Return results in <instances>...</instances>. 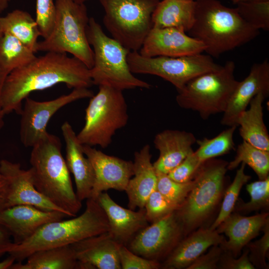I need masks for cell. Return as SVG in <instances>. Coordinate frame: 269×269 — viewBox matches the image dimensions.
<instances>
[{"instance_id": "7a4b0ae2", "label": "cell", "mask_w": 269, "mask_h": 269, "mask_svg": "<svg viewBox=\"0 0 269 269\" xmlns=\"http://www.w3.org/2000/svg\"><path fill=\"white\" fill-rule=\"evenodd\" d=\"M30 163L36 189L68 217L76 216L82 202L73 189L60 138L48 133L32 147Z\"/></svg>"}, {"instance_id": "8992f818", "label": "cell", "mask_w": 269, "mask_h": 269, "mask_svg": "<svg viewBox=\"0 0 269 269\" xmlns=\"http://www.w3.org/2000/svg\"><path fill=\"white\" fill-rule=\"evenodd\" d=\"M55 5L53 28L47 38L38 41L37 51L69 53L91 69L94 53L86 35L89 17L85 3L55 0Z\"/></svg>"}, {"instance_id": "4fadbf2b", "label": "cell", "mask_w": 269, "mask_h": 269, "mask_svg": "<svg viewBox=\"0 0 269 269\" xmlns=\"http://www.w3.org/2000/svg\"><path fill=\"white\" fill-rule=\"evenodd\" d=\"M183 229L175 211L138 232L128 248L138 256L158 261L168 255L180 241Z\"/></svg>"}, {"instance_id": "ee69618b", "label": "cell", "mask_w": 269, "mask_h": 269, "mask_svg": "<svg viewBox=\"0 0 269 269\" xmlns=\"http://www.w3.org/2000/svg\"><path fill=\"white\" fill-rule=\"evenodd\" d=\"M8 231L0 225V258L7 253L14 244Z\"/></svg>"}, {"instance_id": "4dcf8cb0", "label": "cell", "mask_w": 269, "mask_h": 269, "mask_svg": "<svg viewBox=\"0 0 269 269\" xmlns=\"http://www.w3.org/2000/svg\"><path fill=\"white\" fill-rule=\"evenodd\" d=\"M241 163L250 166L259 180L265 179L269 177V151L260 149L243 140L237 146L234 159L228 162L227 169L233 170Z\"/></svg>"}, {"instance_id": "7bdbcfd3", "label": "cell", "mask_w": 269, "mask_h": 269, "mask_svg": "<svg viewBox=\"0 0 269 269\" xmlns=\"http://www.w3.org/2000/svg\"><path fill=\"white\" fill-rule=\"evenodd\" d=\"M247 250L238 259H234L231 254H222L218 263V268L223 269H254L255 267L249 258Z\"/></svg>"}, {"instance_id": "44dd1931", "label": "cell", "mask_w": 269, "mask_h": 269, "mask_svg": "<svg viewBox=\"0 0 269 269\" xmlns=\"http://www.w3.org/2000/svg\"><path fill=\"white\" fill-rule=\"evenodd\" d=\"M97 200L106 215L109 232L120 244L126 246L138 232L148 225L144 208L137 211L125 208L106 192L101 193Z\"/></svg>"}, {"instance_id": "bcb514c9", "label": "cell", "mask_w": 269, "mask_h": 269, "mask_svg": "<svg viewBox=\"0 0 269 269\" xmlns=\"http://www.w3.org/2000/svg\"><path fill=\"white\" fill-rule=\"evenodd\" d=\"M7 74H8L7 73H6L0 67V130L2 128L3 126V117L5 115L3 113L1 105V93L4 81Z\"/></svg>"}, {"instance_id": "7dc6e473", "label": "cell", "mask_w": 269, "mask_h": 269, "mask_svg": "<svg viewBox=\"0 0 269 269\" xmlns=\"http://www.w3.org/2000/svg\"><path fill=\"white\" fill-rule=\"evenodd\" d=\"M15 262V259L12 256H9L5 260L0 262V269H10Z\"/></svg>"}, {"instance_id": "d6986e66", "label": "cell", "mask_w": 269, "mask_h": 269, "mask_svg": "<svg viewBox=\"0 0 269 269\" xmlns=\"http://www.w3.org/2000/svg\"><path fill=\"white\" fill-rule=\"evenodd\" d=\"M121 245L107 232L71 246L78 262L77 269H121Z\"/></svg>"}, {"instance_id": "1f68e13d", "label": "cell", "mask_w": 269, "mask_h": 269, "mask_svg": "<svg viewBox=\"0 0 269 269\" xmlns=\"http://www.w3.org/2000/svg\"><path fill=\"white\" fill-rule=\"evenodd\" d=\"M237 128L236 126L229 127L214 137L197 140L198 147L194 151V154L203 163L229 153L235 147L233 136Z\"/></svg>"}, {"instance_id": "74e56055", "label": "cell", "mask_w": 269, "mask_h": 269, "mask_svg": "<svg viewBox=\"0 0 269 269\" xmlns=\"http://www.w3.org/2000/svg\"><path fill=\"white\" fill-rule=\"evenodd\" d=\"M55 17L54 0H36V17L41 36L47 38L51 33Z\"/></svg>"}, {"instance_id": "6da1fadb", "label": "cell", "mask_w": 269, "mask_h": 269, "mask_svg": "<svg viewBox=\"0 0 269 269\" xmlns=\"http://www.w3.org/2000/svg\"><path fill=\"white\" fill-rule=\"evenodd\" d=\"M59 83L73 89L93 85L90 69L80 60L65 53L47 52L7 74L1 93L4 114L15 112L20 115L22 101L31 92Z\"/></svg>"}, {"instance_id": "277c9868", "label": "cell", "mask_w": 269, "mask_h": 269, "mask_svg": "<svg viewBox=\"0 0 269 269\" xmlns=\"http://www.w3.org/2000/svg\"><path fill=\"white\" fill-rule=\"evenodd\" d=\"M109 231L104 210L97 199L90 198L87 199L86 208L80 216L44 225L28 239L19 243H14L8 254L15 261L22 262L36 251L71 245Z\"/></svg>"}, {"instance_id": "836d02e7", "label": "cell", "mask_w": 269, "mask_h": 269, "mask_svg": "<svg viewBox=\"0 0 269 269\" xmlns=\"http://www.w3.org/2000/svg\"><path fill=\"white\" fill-rule=\"evenodd\" d=\"M240 16L253 28L269 30V0L241 2L236 4Z\"/></svg>"}, {"instance_id": "2e32d148", "label": "cell", "mask_w": 269, "mask_h": 269, "mask_svg": "<svg viewBox=\"0 0 269 269\" xmlns=\"http://www.w3.org/2000/svg\"><path fill=\"white\" fill-rule=\"evenodd\" d=\"M68 217L59 211H45L28 205H18L0 211V225L19 243L31 237L41 227Z\"/></svg>"}, {"instance_id": "30bf717a", "label": "cell", "mask_w": 269, "mask_h": 269, "mask_svg": "<svg viewBox=\"0 0 269 269\" xmlns=\"http://www.w3.org/2000/svg\"><path fill=\"white\" fill-rule=\"evenodd\" d=\"M228 164L212 158L201 165L193 178L192 189L176 211L184 229L199 225L214 209L222 194Z\"/></svg>"}, {"instance_id": "8d00e7d4", "label": "cell", "mask_w": 269, "mask_h": 269, "mask_svg": "<svg viewBox=\"0 0 269 269\" xmlns=\"http://www.w3.org/2000/svg\"><path fill=\"white\" fill-rule=\"evenodd\" d=\"M144 208L147 221L152 223L176 211L178 207L156 189L147 199Z\"/></svg>"}, {"instance_id": "f546056e", "label": "cell", "mask_w": 269, "mask_h": 269, "mask_svg": "<svg viewBox=\"0 0 269 269\" xmlns=\"http://www.w3.org/2000/svg\"><path fill=\"white\" fill-rule=\"evenodd\" d=\"M36 57L34 51L11 34L4 32L0 37V67L7 74Z\"/></svg>"}, {"instance_id": "60d3db41", "label": "cell", "mask_w": 269, "mask_h": 269, "mask_svg": "<svg viewBox=\"0 0 269 269\" xmlns=\"http://www.w3.org/2000/svg\"><path fill=\"white\" fill-rule=\"evenodd\" d=\"M194 152L167 174L171 179L179 182L191 180L202 164Z\"/></svg>"}, {"instance_id": "7402d4cb", "label": "cell", "mask_w": 269, "mask_h": 269, "mask_svg": "<svg viewBox=\"0 0 269 269\" xmlns=\"http://www.w3.org/2000/svg\"><path fill=\"white\" fill-rule=\"evenodd\" d=\"M196 141L193 134L185 131L167 129L157 134L153 144L159 155L153 163L155 170L168 173L194 152Z\"/></svg>"}, {"instance_id": "9c48e42d", "label": "cell", "mask_w": 269, "mask_h": 269, "mask_svg": "<svg viewBox=\"0 0 269 269\" xmlns=\"http://www.w3.org/2000/svg\"><path fill=\"white\" fill-rule=\"evenodd\" d=\"M103 23L113 38L130 51H138L153 27L152 15L159 0H98Z\"/></svg>"}, {"instance_id": "f6af8a7d", "label": "cell", "mask_w": 269, "mask_h": 269, "mask_svg": "<svg viewBox=\"0 0 269 269\" xmlns=\"http://www.w3.org/2000/svg\"><path fill=\"white\" fill-rule=\"evenodd\" d=\"M8 193V181L7 179L0 173V211L5 208Z\"/></svg>"}, {"instance_id": "603a6c76", "label": "cell", "mask_w": 269, "mask_h": 269, "mask_svg": "<svg viewBox=\"0 0 269 269\" xmlns=\"http://www.w3.org/2000/svg\"><path fill=\"white\" fill-rule=\"evenodd\" d=\"M150 149V146L145 144L134 153V174L125 191L132 210L143 209L147 199L156 189L157 177Z\"/></svg>"}, {"instance_id": "ffe728a7", "label": "cell", "mask_w": 269, "mask_h": 269, "mask_svg": "<svg viewBox=\"0 0 269 269\" xmlns=\"http://www.w3.org/2000/svg\"><path fill=\"white\" fill-rule=\"evenodd\" d=\"M61 131L65 143V161L74 178L77 197L82 202L91 197L95 180L94 171L71 125L65 122L61 126Z\"/></svg>"}, {"instance_id": "f1b7e54d", "label": "cell", "mask_w": 269, "mask_h": 269, "mask_svg": "<svg viewBox=\"0 0 269 269\" xmlns=\"http://www.w3.org/2000/svg\"><path fill=\"white\" fill-rule=\"evenodd\" d=\"M3 32L14 36L35 53L38 38L41 36L37 23L30 13L15 9L1 17Z\"/></svg>"}, {"instance_id": "f907efd6", "label": "cell", "mask_w": 269, "mask_h": 269, "mask_svg": "<svg viewBox=\"0 0 269 269\" xmlns=\"http://www.w3.org/2000/svg\"><path fill=\"white\" fill-rule=\"evenodd\" d=\"M3 33V32L2 31L1 23V16H0V37L2 35Z\"/></svg>"}, {"instance_id": "b9f144b4", "label": "cell", "mask_w": 269, "mask_h": 269, "mask_svg": "<svg viewBox=\"0 0 269 269\" xmlns=\"http://www.w3.org/2000/svg\"><path fill=\"white\" fill-rule=\"evenodd\" d=\"M219 245L213 246L205 255H201L187 269H218V263L222 254Z\"/></svg>"}, {"instance_id": "8fae6325", "label": "cell", "mask_w": 269, "mask_h": 269, "mask_svg": "<svg viewBox=\"0 0 269 269\" xmlns=\"http://www.w3.org/2000/svg\"><path fill=\"white\" fill-rule=\"evenodd\" d=\"M127 61L132 73L160 77L171 83L177 91L194 78L221 66L211 56L202 53L180 57H146L138 51H130Z\"/></svg>"}, {"instance_id": "3957f363", "label": "cell", "mask_w": 269, "mask_h": 269, "mask_svg": "<svg viewBox=\"0 0 269 269\" xmlns=\"http://www.w3.org/2000/svg\"><path fill=\"white\" fill-rule=\"evenodd\" d=\"M195 20L189 35L203 43L211 57L242 46L256 38L259 30L247 23L236 8L218 0H196Z\"/></svg>"}, {"instance_id": "d4e9b609", "label": "cell", "mask_w": 269, "mask_h": 269, "mask_svg": "<svg viewBox=\"0 0 269 269\" xmlns=\"http://www.w3.org/2000/svg\"><path fill=\"white\" fill-rule=\"evenodd\" d=\"M225 240L216 230L200 229L180 241L168 255L163 268L187 269L210 247Z\"/></svg>"}, {"instance_id": "5bb4252c", "label": "cell", "mask_w": 269, "mask_h": 269, "mask_svg": "<svg viewBox=\"0 0 269 269\" xmlns=\"http://www.w3.org/2000/svg\"><path fill=\"white\" fill-rule=\"evenodd\" d=\"M82 148L95 174L90 198L97 200L101 193L111 189L125 191L134 174L133 162L108 155L88 145H83Z\"/></svg>"}, {"instance_id": "ac0fdd59", "label": "cell", "mask_w": 269, "mask_h": 269, "mask_svg": "<svg viewBox=\"0 0 269 269\" xmlns=\"http://www.w3.org/2000/svg\"><path fill=\"white\" fill-rule=\"evenodd\" d=\"M269 95V63L267 59L252 65L249 75L239 81L234 90L221 120L224 126H237L241 113L247 109L251 100L259 93Z\"/></svg>"}, {"instance_id": "816d5d0a", "label": "cell", "mask_w": 269, "mask_h": 269, "mask_svg": "<svg viewBox=\"0 0 269 269\" xmlns=\"http://www.w3.org/2000/svg\"><path fill=\"white\" fill-rule=\"evenodd\" d=\"M74 0L79 3H85V2L89 0Z\"/></svg>"}, {"instance_id": "ab89813d", "label": "cell", "mask_w": 269, "mask_h": 269, "mask_svg": "<svg viewBox=\"0 0 269 269\" xmlns=\"http://www.w3.org/2000/svg\"><path fill=\"white\" fill-rule=\"evenodd\" d=\"M264 235L258 240L253 243H249L248 247L249 260L252 264L257 267L267 268L266 258L269 249V222L263 230Z\"/></svg>"}, {"instance_id": "ba28073f", "label": "cell", "mask_w": 269, "mask_h": 269, "mask_svg": "<svg viewBox=\"0 0 269 269\" xmlns=\"http://www.w3.org/2000/svg\"><path fill=\"white\" fill-rule=\"evenodd\" d=\"M128 105L123 91L99 86L85 110V124L77 134L83 145L107 148L116 132L128 124Z\"/></svg>"}, {"instance_id": "681fc988", "label": "cell", "mask_w": 269, "mask_h": 269, "mask_svg": "<svg viewBox=\"0 0 269 269\" xmlns=\"http://www.w3.org/2000/svg\"><path fill=\"white\" fill-rule=\"evenodd\" d=\"M233 3L237 4L241 2L253 1H268L269 0H230Z\"/></svg>"}, {"instance_id": "f5cc1de1", "label": "cell", "mask_w": 269, "mask_h": 269, "mask_svg": "<svg viewBox=\"0 0 269 269\" xmlns=\"http://www.w3.org/2000/svg\"></svg>"}, {"instance_id": "e0dca14e", "label": "cell", "mask_w": 269, "mask_h": 269, "mask_svg": "<svg viewBox=\"0 0 269 269\" xmlns=\"http://www.w3.org/2000/svg\"><path fill=\"white\" fill-rule=\"evenodd\" d=\"M0 173L8 183L5 208L18 205H28L45 211L64 213L36 189L29 169L21 168L19 163L2 159L0 161Z\"/></svg>"}, {"instance_id": "f35d334b", "label": "cell", "mask_w": 269, "mask_h": 269, "mask_svg": "<svg viewBox=\"0 0 269 269\" xmlns=\"http://www.w3.org/2000/svg\"><path fill=\"white\" fill-rule=\"evenodd\" d=\"M119 254L122 269H158L161 267L158 261L138 256L124 245H120Z\"/></svg>"}, {"instance_id": "e575fe53", "label": "cell", "mask_w": 269, "mask_h": 269, "mask_svg": "<svg viewBox=\"0 0 269 269\" xmlns=\"http://www.w3.org/2000/svg\"><path fill=\"white\" fill-rule=\"evenodd\" d=\"M156 172L157 177L156 189L179 208L193 187V179L188 182H179L170 178L167 174Z\"/></svg>"}, {"instance_id": "d590c367", "label": "cell", "mask_w": 269, "mask_h": 269, "mask_svg": "<svg viewBox=\"0 0 269 269\" xmlns=\"http://www.w3.org/2000/svg\"><path fill=\"white\" fill-rule=\"evenodd\" d=\"M250 196L247 203L238 204V212L249 213L267 207L269 204V177L265 179L252 182L246 185Z\"/></svg>"}, {"instance_id": "d6a6232c", "label": "cell", "mask_w": 269, "mask_h": 269, "mask_svg": "<svg viewBox=\"0 0 269 269\" xmlns=\"http://www.w3.org/2000/svg\"><path fill=\"white\" fill-rule=\"evenodd\" d=\"M245 166L244 163H241L237 170L233 182L225 192L219 214L210 227V229L216 230L234 210L242 187L251 179V176L245 172Z\"/></svg>"}, {"instance_id": "c3c4849f", "label": "cell", "mask_w": 269, "mask_h": 269, "mask_svg": "<svg viewBox=\"0 0 269 269\" xmlns=\"http://www.w3.org/2000/svg\"><path fill=\"white\" fill-rule=\"evenodd\" d=\"M11 0H0V12L4 11L7 7Z\"/></svg>"}, {"instance_id": "52a82bcc", "label": "cell", "mask_w": 269, "mask_h": 269, "mask_svg": "<svg viewBox=\"0 0 269 269\" xmlns=\"http://www.w3.org/2000/svg\"><path fill=\"white\" fill-rule=\"evenodd\" d=\"M235 63L228 61L218 69L201 74L187 82L176 96L181 108L197 112L203 120L223 113L239 81Z\"/></svg>"}, {"instance_id": "9a60e30c", "label": "cell", "mask_w": 269, "mask_h": 269, "mask_svg": "<svg viewBox=\"0 0 269 269\" xmlns=\"http://www.w3.org/2000/svg\"><path fill=\"white\" fill-rule=\"evenodd\" d=\"M206 47L186 32L172 27H152L140 49L144 57H180L202 53Z\"/></svg>"}, {"instance_id": "7c38bea8", "label": "cell", "mask_w": 269, "mask_h": 269, "mask_svg": "<svg viewBox=\"0 0 269 269\" xmlns=\"http://www.w3.org/2000/svg\"><path fill=\"white\" fill-rule=\"evenodd\" d=\"M93 95V91L88 88H81L74 89L68 94L49 101H37L26 97L20 114L19 135L21 143L26 147H32L48 133L47 124L59 109L72 102L90 98Z\"/></svg>"}, {"instance_id": "5b68a950", "label": "cell", "mask_w": 269, "mask_h": 269, "mask_svg": "<svg viewBox=\"0 0 269 269\" xmlns=\"http://www.w3.org/2000/svg\"><path fill=\"white\" fill-rule=\"evenodd\" d=\"M86 35L94 53V64L90 69L93 85L122 91L151 88L150 84L135 77L130 71L127 61L130 51L108 36L92 17L89 18Z\"/></svg>"}, {"instance_id": "83f0119b", "label": "cell", "mask_w": 269, "mask_h": 269, "mask_svg": "<svg viewBox=\"0 0 269 269\" xmlns=\"http://www.w3.org/2000/svg\"><path fill=\"white\" fill-rule=\"evenodd\" d=\"M26 259L24 264L14 263L10 269H77L78 262L71 245L40 250Z\"/></svg>"}, {"instance_id": "4316f807", "label": "cell", "mask_w": 269, "mask_h": 269, "mask_svg": "<svg viewBox=\"0 0 269 269\" xmlns=\"http://www.w3.org/2000/svg\"><path fill=\"white\" fill-rule=\"evenodd\" d=\"M194 0L159 1L152 15L153 27H172L188 32L195 20Z\"/></svg>"}, {"instance_id": "484cf974", "label": "cell", "mask_w": 269, "mask_h": 269, "mask_svg": "<svg viewBox=\"0 0 269 269\" xmlns=\"http://www.w3.org/2000/svg\"><path fill=\"white\" fill-rule=\"evenodd\" d=\"M266 97L263 93L257 94L251 100L249 108L239 115L237 124L243 140L269 151V135L263 117V104Z\"/></svg>"}, {"instance_id": "cb8c5ba5", "label": "cell", "mask_w": 269, "mask_h": 269, "mask_svg": "<svg viewBox=\"0 0 269 269\" xmlns=\"http://www.w3.org/2000/svg\"><path fill=\"white\" fill-rule=\"evenodd\" d=\"M269 222V214L263 213L252 216H244L237 213L230 214L216 229L219 233H224L228 241L221 243L223 250L237 255L244 247L259 234Z\"/></svg>"}]
</instances>
